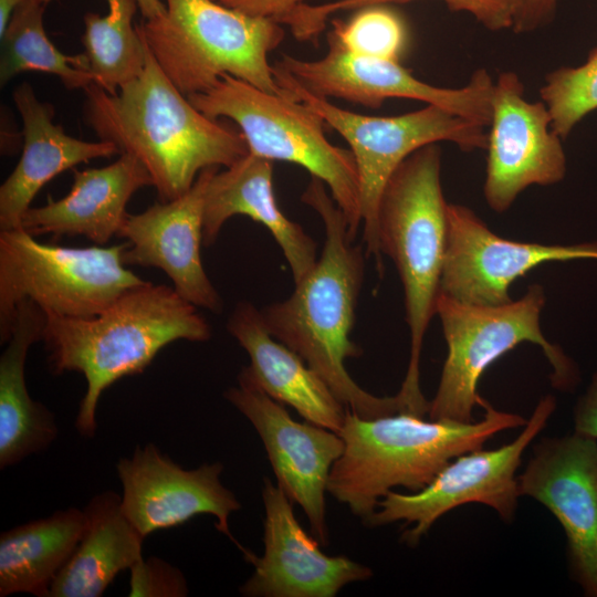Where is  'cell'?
I'll return each instance as SVG.
<instances>
[{
    "label": "cell",
    "mask_w": 597,
    "mask_h": 597,
    "mask_svg": "<svg viewBox=\"0 0 597 597\" xmlns=\"http://www.w3.org/2000/svg\"><path fill=\"white\" fill-rule=\"evenodd\" d=\"M274 65L320 97L371 108L380 107L387 98H410L443 107L484 127L491 121L494 81L485 69L476 70L461 87H439L418 80L400 62L356 54L332 42L322 59L306 61L284 54Z\"/></svg>",
    "instance_id": "obj_12"
},
{
    "label": "cell",
    "mask_w": 597,
    "mask_h": 597,
    "mask_svg": "<svg viewBox=\"0 0 597 597\" xmlns=\"http://www.w3.org/2000/svg\"><path fill=\"white\" fill-rule=\"evenodd\" d=\"M412 0H336L324 4L302 3L279 21L287 24L300 41H316L329 15L345 10H356L373 4L401 3ZM451 11L465 12L485 29L498 32L511 30L513 24L512 0H441Z\"/></svg>",
    "instance_id": "obj_30"
},
{
    "label": "cell",
    "mask_w": 597,
    "mask_h": 597,
    "mask_svg": "<svg viewBox=\"0 0 597 597\" xmlns=\"http://www.w3.org/2000/svg\"><path fill=\"white\" fill-rule=\"evenodd\" d=\"M273 75L281 93L308 105L350 146L359 179L363 240L378 268L383 262L377 232L378 207L383 190L398 166L419 148L439 142H451L463 151L486 147V127L443 107L427 104L398 116L363 115L311 94L274 64Z\"/></svg>",
    "instance_id": "obj_10"
},
{
    "label": "cell",
    "mask_w": 597,
    "mask_h": 597,
    "mask_svg": "<svg viewBox=\"0 0 597 597\" xmlns=\"http://www.w3.org/2000/svg\"><path fill=\"white\" fill-rule=\"evenodd\" d=\"M273 160L248 154L209 180L203 212V245L211 247L223 224L243 214L263 224L281 248L294 282L302 280L317 261L316 243L276 203Z\"/></svg>",
    "instance_id": "obj_23"
},
{
    "label": "cell",
    "mask_w": 597,
    "mask_h": 597,
    "mask_svg": "<svg viewBox=\"0 0 597 597\" xmlns=\"http://www.w3.org/2000/svg\"><path fill=\"white\" fill-rule=\"evenodd\" d=\"M327 42L346 51L400 62L410 36L404 17L388 4L356 9L347 20H332Z\"/></svg>",
    "instance_id": "obj_29"
},
{
    "label": "cell",
    "mask_w": 597,
    "mask_h": 597,
    "mask_svg": "<svg viewBox=\"0 0 597 597\" xmlns=\"http://www.w3.org/2000/svg\"><path fill=\"white\" fill-rule=\"evenodd\" d=\"M77 507L56 511L0 535V597H49L57 574L73 555L85 530Z\"/></svg>",
    "instance_id": "obj_26"
},
{
    "label": "cell",
    "mask_w": 597,
    "mask_h": 597,
    "mask_svg": "<svg viewBox=\"0 0 597 597\" xmlns=\"http://www.w3.org/2000/svg\"><path fill=\"white\" fill-rule=\"evenodd\" d=\"M227 7L252 15L271 17L277 20L283 14L307 0H216Z\"/></svg>",
    "instance_id": "obj_35"
},
{
    "label": "cell",
    "mask_w": 597,
    "mask_h": 597,
    "mask_svg": "<svg viewBox=\"0 0 597 597\" xmlns=\"http://www.w3.org/2000/svg\"><path fill=\"white\" fill-rule=\"evenodd\" d=\"M558 0H512L515 33H530L553 19Z\"/></svg>",
    "instance_id": "obj_33"
},
{
    "label": "cell",
    "mask_w": 597,
    "mask_h": 597,
    "mask_svg": "<svg viewBox=\"0 0 597 597\" xmlns=\"http://www.w3.org/2000/svg\"><path fill=\"white\" fill-rule=\"evenodd\" d=\"M222 470L220 462L185 469L154 443L137 446L130 457L116 464L123 512L144 537L210 514L217 520L216 528L242 551L229 527V517L241 503L221 483Z\"/></svg>",
    "instance_id": "obj_17"
},
{
    "label": "cell",
    "mask_w": 597,
    "mask_h": 597,
    "mask_svg": "<svg viewBox=\"0 0 597 597\" xmlns=\"http://www.w3.org/2000/svg\"><path fill=\"white\" fill-rule=\"evenodd\" d=\"M85 530L49 597H100L123 570L143 558L145 537L122 509V495L104 491L84 507Z\"/></svg>",
    "instance_id": "obj_25"
},
{
    "label": "cell",
    "mask_w": 597,
    "mask_h": 597,
    "mask_svg": "<svg viewBox=\"0 0 597 597\" xmlns=\"http://www.w3.org/2000/svg\"><path fill=\"white\" fill-rule=\"evenodd\" d=\"M174 287L146 281L92 317L46 315L42 339L52 373H81L87 383L75 428L93 437L102 394L126 376L143 373L167 345L206 342L209 323Z\"/></svg>",
    "instance_id": "obj_3"
},
{
    "label": "cell",
    "mask_w": 597,
    "mask_h": 597,
    "mask_svg": "<svg viewBox=\"0 0 597 597\" xmlns=\"http://www.w3.org/2000/svg\"><path fill=\"white\" fill-rule=\"evenodd\" d=\"M545 303L544 287L536 283L522 297L496 306L468 304L439 294L436 315L448 352L436 395L429 401L430 420L473 422V409L481 399V376L522 343L541 347L552 366L551 384L555 389L569 392L578 386L577 364L542 332Z\"/></svg>",
    "instance_id": "obj_7"
},
{
    "label": "cell",
    "mask_w": 597,
    "mask_h": 597,
    "mask_svg": "<svg viewBox=\"0 0 597 597\" xmlns=\"http://www.w3.org/2000/svg\"><path fill=\"white\" fill-rule=\"evenodd\" d=\"M479 406L482 419L469 423L425 420L407 412L367 419L347 411L338 432L345 448L332 467L327 492L364 522L394 488L419 491L453 458L527 421L495 409L482 397Z\"/></svg>",
    "instance_id": "obj_4"
},
{
    "label": "cell",
    "mask_w": 597,
    "mask_h": 597,
    "mask_svg": "<svg viewBox=\"0 0 597 597\" xmlns=\"http://www.w3.org/2000/svg\"><path fill=\"white\" fill-rule=\"evenodd\" d=\"M45 313L33 302L18 304L11 334L0 357V468L41 452L57 438L54 413L29 395L25 360L32 344L42 339Z\"/></svg>",
    "instance_id": "obj_24"
},
{
    "label": "cell",
    "mask_w": 597,
    "mask_h": 597,
    "mask_svg": "<svg viewBox=\"0 0 597 597\" xmlns=\"http://www.w3.org/2000/svg\"><path fill=\"white\" fill-rule=\"evenodd\" d=\"M45 3L23 0L1 36L0 82L6 85L21 72L41 71L57 76L69 90L94 83L84 53H62L46 36L43 27Z\"/></svg>",
    "instance_id": "obj_27"
},
{
    "label": "cell",
    "mask_w": 597,
    "mask_h": 597,
    "mask_svg": "<svg viewBox=\"0 0 597 597\" xmlns=\"http://www.w3.org/2000/svg\"><path fill=\"white\" fill-rule=\"evenodd\" d=\"M540 96L552 116L553 129L566 138L587 114L597 109V46L583 64L546 74Z\"/></svg>",
    "instance_id": "obj_31"
},
{
    "label": "cell",
    "mask_w": 597,
    "mask_h": 597,
    "mask_svg": "<svg viewBox=\"0 0 597 597\" xmlns=\"http://www.w3.org/2000/svg\"><path fill=\"white\" fill-rule=\"evenodd\" d=\"M144 19H153L165 14L166 4L161 0H135Z\"/></svg>",
    "instance_id": "obj_36"
},
{
    "label": "cell",
    "mask_w": 597,
    "mask_h": 597,
    "mask_svg": "<svg viewBox=\"0 0 597 597\" xmlns=\"http://www.w3.org/2000/svg\"><path fill=\"white\" fill-rule=\"evenodd\" d=\"M227 329L250 357V364L238 377L292 407L306 421L337 433L341 431L347 415L346 406L297 353L270 334L261 310L250 302H239L228 320Z\"/></svg>",
    "instance_id": "obj_20"
},
{
    "label": "cell",
    "mask_w": 597,
    "mask_h": 597,
    "mask_svg": "<svg viewBox=\"0 0 597 597\" xmlns=\"http://www.w3.org/2000/svg\"><path fill=\"white\" fill-rule=\"evenodd\" d=\"M129 596H172L188 594L181 572L158 558H142L130 569Z\"/></svg>",
    "instance_id": "obj_32"
},
{
    "label": "cell",
    "mask_w": 597,
    "mask_h": 597,
    "mask_svg": "<svg viewBox=\"0 0 597 597\" xmlns=\"http://www.w3.org/2000/svg\"><path fill=\"white\" fill-rule=\"evenodd\" d=\"M557 408L553 395L542 397L519 436L491 450L474 449L453 458L423 489L412 494L389 491L364 521L376 527L402 522L401 541L413 547L438 519L455 507L480 503L502 521L514 520L520 495L516 471L522 457Z\"/></svg>",
    "instance_id": "obj_11"
},
{
    "label": "cell",
    "mask_w": 597,
    "mask_h": 597,
    "mask_svg": "<svg viewBox=\"0 0 597 597\" xmlns=\"http://www.w3.org/2000/svg\"><path fill=\"white\" fill-rule=\"evenodd\" d=\"M187 97L206 116L233 121L250 154L302 166L321 179L355 239L362 223L356 161L350 149L329 143L321 115L303 102L265 92L229 74L208 91Z\"/></svg>",
    "instance_id": "obj_8"
},
{
    "label": "cell",
    "mask_w": 597,
    "mask_h": 597,
    "mask_svg": "<svg viewBox=\"0 0 597 597\" xmlns=\"http://www.w3.org/2000/svg\"><path fill=\"white\" fill-rule=\"evenodd\" d=\"M264 553L243 548L253 573L239 591L248 597H335L346 585L367 580L369 567L346 556H328L301 526L283 489L264 478Z\"/></svg>",
    "instance_id": "obj_18"
},
{
    "label": "cell",
    "mask_w": 597,
    "mask_h": 597,
    "mask_svg": "<svg viewBox=\"0 0 597 597\" xmlns=\"http://www.w3.org/2000/svg\"><path fill=\"white\" fill-rule=\"evenodd\" d=\"M84 91L86 125L100 140L145 166L159 201L186 193L203 169L227 168L249 154L240 129L196 108L166 76L148 46L142 73L117 93L94 83Z\"/></svg>",
    "instance_id": "obj_2"
},
{
    "label": "cell",
    "mask_w": 597,
    "mask_h": 597,
    "mask_svg": "<svg viewBox=\"0 0 597 597\" xmlns=\"http://www.w3.org/2000/svg\"><path fill=\"white\" fill-rule=\"evenodd\" d=\"M239 385L224 392L254 427L265 448L277 485L298 504L321 545L328 544L327 482L345 443L339 433L305 420H294L284 405L238 377Z\"/></svg>",
    "instance_id": "obj_16"
},
{
    "label": "cell",
    "mask_w": 597,
    "mask_h": 597,
    "mask_svg": "<svg viewBox=\"0 0 597 597\" xmlns=\"http://www.w3.org/2000/svg\"><path fill=\"white\" fill-rule=\"evenodd\" d=\"M218 169H203L192 187L171 201L128 213L117 234L127 240L125 265L161 269L182 298L213 313L222 311V298L203 269L200 249L207 187Z\"/></svg>",
    "instance_id": "obj_19"
},
{
    "label": "cell",
    "mask_w": 597,
    "mask_h": 597,
    "mask_svg": "<svg viewBox=\"0 0 597 597\" xmlns=\"http://www.w3.org/2000/svg\"><path fill=\"white\" fill-rule=\"evenodd\" d=\"M23 0H0V35L4 33L15 9Z\"/></svg>",
    "instance_id": "obj_37"
},
{
    "label": "cell",
    "mask_w": 597,
    "mask_h": 597,
    "mask_svg": "<svg viewBox=\"0 0 597 597\" xmlns=\"http://www.w3.org/2000/svg\"><path fill=\"white\" fill-rule=\"evenodd\" d=\"M448 202L441 186V150L423 146L387 181L378 207L381 253L394 261L404 289L410 357L397 397L402 411L425 417L429 401L420 388L425 335L436 315L448 239Z\"/></svg>",
    "instance_id": "obj_5"
},
{
    "label": "cell",
    "mask_w": 597,
    "mask_h": 597,
    "mask_svg": "<svg viewBox=\"0 0 597 597\" xmlns=\"http://www.w3.org/2000/svg\"><path fill=\"white\" fill-rule=\"evenodd\" d=\"M146 186H153L149 172L128 154H121L102 168L73 169L69 193L57 200L49 197L44 206L30 207L21 228L34 237L83 235L104 245L118 234L132 196Z\"/></svg>",
    "instance_id": "obj_22"
},
{
    "label": "cell",
    "mask_w": 597,
    "mask_h": 597,
    "mask_svg": "<svg viewBox=\"0 0 597 597\" xmlns=\"http://www.w3.org/2000/svg\"><path fill=\"white\" fill-rule=\"evenodd\" d=\"M108 8L106 15L93 12L84 15L82 43L94 84L114 94L142 73L147 45L138 27L133 24L138 8L135 0L119 1Z\"/></svg>",
    "instance_id": "obj_28"
},
{
    "label": "cell",
    "mask_w": 597,
    "mask_h": 597,
    "mask_svg": "<svg viewBox=\"0 0 597 597\" xmlns=\"http://www.w3.org/2000/svg\"><path fill=\"white\" fill-rule=\"evenodd\" d=\"M12 100L22 119L23 145L19 163L0 187V230L21 228L35 195L55 176L91 159L119 154L112 143L67 135L53 123L54 106L40 101L28 82L13 90Z\"/></svg>",
    "instance_id": "obj_21"
},
{
    "label": "cell",
    "mask_w": 597,
    "mask_h": 597,
    "mask_svg": "<svg viewBox=\"0 0 597 597\" xmlns=\"http://www.w3.org/2000/svg\"><path fill=\"white\" fill-rule=\"evenodd\" d=\"M574 431L597 439V370L573 408Z\"/></svg>",
    "instance_id": "obj_34"
},
{
    "label": "cell",
    "mask_w": 597,
    "mask_h": 597,
    "mask_svg": "<svg viewBox=\"0 0 597 597\" xmlns=\"http://www.w3.org/2000/svg\"><path fill=\"white\" fill-rule=\"evenodd\" d=\"M127 241L112 247L69 248L39 242L22 228L0 230V341L10 338L19 303L45 314L92 317L146 281L128 270Z\"/></svg>",
    "instance_id": "obj_9"
},
{
    "label": "cell",
    "mask_w": 597,
    "mask_h": 597,
    "mask_svg": "<svg viewBox=\"0 0 597 597\" xmlns=\"http://www.w3.org/2000/svg\"><path fill=\"white\" fill-rule=\"evenodd\" d=\"M597 260V240L542 244L502 238L469 207L448 205V239L440 293L484 306L512 301L510 286L547 262Z\"/></svg>",
    "instance_id": "obj_15"
},
{
    "label": "cell",
    "mask_w": 597,
    "mask_h": 597,
    "mask_svg": "<svg viewBox=\"0 0 597 597\" xmlns=\"http://www.w3.org/2000/svg\"><path fill=\"white\" fill-rule=\"evenodd\" d=\"M517 480L520 495L558 521L570 577L597 597V439L576 431L540 439Z\"/></svg>",
    "instance_id": "obj_14"
},
{
    "label": "cell",
    "mask_w": 597,
    "mask_h": 597,
    "mask_svg": "<svg viewBox=\"0 0 597 597\" xmlns=\"http://www.w3.org/2000/svg\"><path fill=\"white\" fill-rule=\"evenodd\" d=\"M301 200L320 216L325 233L322 253L292 294L261 310L270 334L315 370L336 397L362 418L401 412L397 395L375 396L347 373L345 360L362 355L350 339L365 272L362 245H354L346 218L317 177Z\"/></svg>",
    "instance_id": "obj_1"
},
{
    "label": "cell",
    "mask_w": 597,
    "mask_h": 597,
    "mask_svg": "<svg viewBox=\"0 0 597 597\" xmlns=\"http://www.w3.org/2000/svg\"><path fill=\"white\" fill-rule=\"evenodd\" d=\"M488 127L483 195L493 211H507L527 187L565 178L566 155L548 108L542 100L525 98L515 72H502L494 81Z\"/></svg>",
    "instance_id": "obj_13"
},
{
    "label": "cell",
    "mask_w": 597,
    "mask_h": 597,
    "mask_svg": "<svg viewBox=\"0 0 597 597\" xmlns=\"http://www.w3.org/2000/svg\"><path fill=\"white\" fill-rule=\"evenodd\" d=\"M165 4V14L137 27L159 67L185 96L208 91L226 74L281 93L268 60L285 35L277 20L216 0Z\"/></svg>",
    "instance_id": "obj_6"
}]
</instances>
